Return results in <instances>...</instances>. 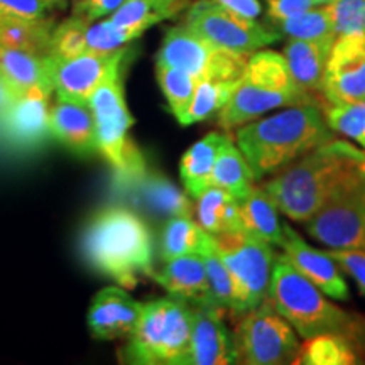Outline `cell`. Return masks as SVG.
Segmentation results:
<instances>
[{"instance_id":"12","label":"cell","mask_w":365,"mask_h":365,"mask_svg":"<svg viewBox=\"0 0 365 365\" xmlns=\"http://www.w3.org/2000/svg\"><path fill=\"white\" fill-rule=\"evenodd\" d=\"M304 228L328 249L365 250V175L333 196Z\"/></svg>"},{"instance_id":"2","label":"cell","mask_w":365,"mask_h":365,"mask_svg":"<svg viewBox=\"0 0 365 365\" xmlns=\"http://www.w3.org/2000/svg\"><path fill=\"white\" fill-rule=\"evenodd\" d=\"M333 139L318 105H293L271 117L255 118L235 132L255 181L279 173L296 159Z\"/></svg>"},{"instance_id":"22","label":"cell","mask_w":365,"mask_h":365,"mask_svg":"<svg viewBox=\"0 0 365 365\" xmlns=\"http://www.w3.org/2000/svg\"><path fill=\"white\" fill-rule=\"evenodd\" d=\"M0 78L19 95L31 90L53 93V85L44 66V56L21 49L0 46Z\"/></svg>"},{"instance_id":"3","label":"cell","mask_w":365,"mask_h":365,"mask_svg":"<svg viewBox=\"0 0 365 365\" xmlns=\"http://www.w3.org/2000/svg\"><path fill=\"white\" fill-rule=\"evenodd\" d=\"M153 235L145 222L124 207L95 213L81 235V252L95 271L124 289L153 276Z\"/></svg>"},{"instance_id":"29","label":"cell","mask_w":365,"mask_h":365,"mask_svg":"<svg viewBox=\"0 0 365 365\" xmlns=\"http://www.w3.org/2000/svg\"><path fill=\"white\" fill-rule=\"evenodd\" d=\"M190 0H124L110 19L118 26L137 27L143 33L159 22L175 19L190 6Z\"/></svg>"},{"instance_id":"24","label":"cell","mask_w":365,"mask_h":365,"mask_svg":"<svg viewBox=\"0 0 365 365\" xmlns=\"http://www.w3.org/2000/svg\"><path fill=\"white\" fill-rule=\"evenodd\" d=\"M276 205L266 191L254 186L252 191L240 202L242 232L267 244L281 247L284 245V228L281 225Z\"/></svg>"},{"instance_id":"20","label":"cell","mask_w":365,"mask_h":365,"mask_svg":"<svg viewBox=\"0 0 365 365\" xmlns=\"http://www.w3.org/2000/svg\"><path fill=\"white\" fill-rule=\"evenodd\" d=\"M164 264L166 266L153 276L168 293L193 303V307L217 308L210 291L207 266L202 255H182Z\"/></svg>"},{"instance_id":"15","label":"cell","mask_w":365,"mask_h":365,"mask_svg":"<svg viewBox=\"0 0 365 365\" xmlns=\"http://www.w3.org/2000/svg\"><path fill=\"white\" fill-rule=\"evenodd\" d=\"M144 304L135 301L122 286L98 291L88 309V328L97 340L129 339L139 325Z\"/></svg>"},{"instance_id":"30","label":"cell","mask_w":365,"mask_h":365,"mask_svg":"<svg viewBox=\"0 0 365 365\" xmlns=\"http://www.w3.org/2000/svg\"><path fill=\"white\" fill-rule=\"evenodd\" d=\"M139 185V196L150 212L161 217H180L193 215V205L188 195H185L173 182L156 173H145L143 180L135 182Z\"/></svg>"},{"instance_id":"8","label":"cell","mask_w":365,"mask_h":365,"mask_svg":"<svg viewBox=\"0 0 365 365\" xmlns=\"http://www.w3.org/2000/svg\"><path fill=\"white\" fill-rule=\"evenodd\" d=\"M215 237L217 252L235 284V314H244L267 299L276 255L271 244L245 232H228Z\"/></svg>"},{"instance_id":"9","label":"cell","mask_w":365,"mask_h":365,"mask_svg":"<svg viewBox=\"0 0 365 365\" xmlns=\"http://www.w3.org/2000/svg\"><path fill=\"white\" fill-rule=\"evenodd\" d=\"M237 362L245 365H281L294 362L299 341L291 323L271 299L242 314L235 328Z\"/></svg>"},{"instance_id":"31","label":"cell","mask_w":365,"mask_h":365,"mask_svg":"<svg viewBox=\"0 0 365 365\" xmlns=\"http://www.w3.org/2000/svg\"><path fill=\"white\" fill-rule=\"evenodd\" d=\"M359 354L349 336L341 333H319L299 346L293 364L301 365H354Z\"/></svg>"},{"instance_id":"14","label":"cell","mask_w":365,"mask_h":365,"mask_svg":"<svg viewBox=\"0 0 365 365\" xmlns=\"http://www.w3.org/2000/svg\"><path fill=\"white\" fill-rule=\"evenodd\" d=\"M53 93L31 90L22 93L0 122V139L21 150L38 149L51 137L49 98Z\"/></svg>"},{"instance_id":"4","label":"cell","mask_w":365,"mask_h":365,"mask_svg":"<svg viewBox=\"0 0 365 365\" xmlns=\"http://www.w3.org/2000/svg\"><path fill=\"white\" fill-rule=\"evenodd\" d=\"M293 105H317V102L312 93L296 85L284 54L262 49L249 56L234 93L218 112V125L234 130L272 108Z\"/></svg>"},{"instance_id":"36","label":"cell","mask_w":365,"mask_h":365,"mask_svg":"<svg viewBox=\"0 0 365 365\" xmlns=\"http://www.w3.org/2000/svg\"><path fill=\"white\" fill-rule=\"evenodd\" d=\"M144 33L137 27L118 26L105 17L103 21L91 22L86 33V51L113 53L124 46L134 43Z\"/></svg>"},{"instance_id":"48","label":"cell","mask_w":365,"mask_h":365,"mask_svg":"<svg viewBox=\"0 0 365 365\" xmlns=\"http://www.w3.org/2000/svg\"><path fill=\"white\" fill-rule=\"evenodd\" d=\"M333 2V0H313L314 7H322V6H327V4Z\"/></svg>"},{"instance_id":"33","label":"cell","mask_w":365,"mask_h":365,"mask_svg":"<svg viewBox=\"0 0 365 365\" xmlns=\"http://www.w3.org/2000/svg\"><path fill=\"white\" fill-rule=\"evenodd\" d=\"M235 86L237 83H230V81L208 78L196 81L195 95L191 98L185 118L181 120V125H193L196 122L208 120L210 117L220 112L230 95L234 93Z\"/></svg>"},{"instance_id":"42","label":"cell","mask_w":365,"mask_h":365,"mask_svg":"<svg viewBox=\"0 0 365 365\" xmlns=\"http://www.w3.org/2000/svg\"><path fill=\"white\" fill-rule=\"evenodd\" d=\"M124 0H75L71 14L83 17L88 22H95L105 17H110Z\"/></svg>"},{"instance_id":"21","label":"cell","mask_w":365,"mask_h":365,"mask_svg":"<svg viewBox=\"0 0 365 365\" xmlns=\"http://www.w3.org/2000/svg\"><path fill=\"white\" fill-rule=\"evenodd\" d=\"M331 46L317 41L289 39L284 48V58L296 85L307 93L319 91L325 76L327 61Z\"/></svg>"},{"instance_id":"19","label":"cell","mask_w":365,"mask_h":365,"mask_svg":"<svg viewBox=\"0 0 365 365\" xmlns=\"http://www.w3.org/2000/svg\"><path fill=\"white\" fill-rule=\"evenodd\" d=\"M215 51L217 46L210 44L182 22L166 31L156 63L180 68L193 75L196 80H202L207 76Z\"/></svg>"},{"instance_id":"41","label":"cell","mask_w":365,"mask_h":365,"mask_svg":"<svg viewBox=\"0 0 365 365\" xmlns=\"http://www.w3.org/2000/svg\"><path fill=\"white\" fill-rule=\"evenodd\" d=\"M54 9L48 0H0V16L43 19Z\"/></svg>"},{"instance_id":"40","label":"cell","mask_w":365,"mask_h":365,"mask_svg":"<svg viewBox=\"0 0 365 365\" xmlns=\"http://www.w3.org/2000/svg\"><path fill=\"white\" fill-rule=\"evenodd\" d=\"M327 254L357 282L360 294L365 296V250L364 249H330Z\"/></svg>"},{"instance_id":"38","label":"cell","mask_w":365,"mask_h":365,"mask_svg":"<svg viewBox=\"0 0 365 365\" xmlns=\"http://www.w3.org/2000/svg\"><path fill=\"white\" fill-rule=\"evenodd\" d=\"M91 22L83 17L73 16L54 26L49 53L58 58H75L86 51V33Z\"/></svg>"},{"instance_id":"13","label":"cell","mask_w":365,"mask_h":365,"mask_svg":"<svg viewBox=\"0 0 365 365\" xmlns=\"http://www.w3.org/2000/svg\"><path fill=\"white\" fill-rule=\"evenodd\" d=\"M319 93L333 105L365 100V34L335 39Z\"/></svg>"},{"instance_id":"32","label":"cell","mask_w":365,"mask_h":365,"mask_svg":"<svg viewBox=\"0 0 365 365\" xmlns=\"http://www.w3.org/2000/svg\"><path fill=\"white\" fill-rule=\"evenodd\" d=\"M281 34L287 36L289 39H303V41H317V43L333 46L336 39L335 31H333L330 17L325 7L308 9L287 19L274 22Z\"/></svg>"},{"instance_id":"18","label":"cell","mask_w":365,"mask_h":365,"mask_svg":"<svg viewBox=\"0 0 365 365\" xmlns=\"http://www.w3.org/2000/svg\"><path fill=\"white\" fill-rule=\"evenodd\" d=\"M51 137L78 156H88L98 150L97 129L88 103L61 100L49 108Z\"/></svg>"},{"instance_id":"28","label":"cell","mask_w":365,"mask_h":365,"mask_svg":"<svg viewBox=\"0 0 365 365\" xmlns=\"http://www.w3.org/2000/svg\"><path fill=\"white\" fill-rule=\"evenodd\" d=\"M213 235L190 215L168 218L159 239V257L163 262L190 254H202Z\"/></svg>"},{"instance_id":"10","label":"cell","mask_w":365,"mask_h":365,"mask_svg":"<svg viewBox=\"0 0 365 365\" xmlns=\"http://www.w3.org/2000/svg\"><path fill=\"white\" fill-rule=\"evenodd\" d=\"M185 24L217 48L252 54L277 43L281 33L218 6L213 0H196L186 9Z\"/></svg>"},{"instance_id":"11","label":"cell","mask_w":365,"mask_h":365,"mask_svg":"<svg viewBox=\"0 0 365 365\" xmlns=\"http://www.w3.org/2000/svg\"><path fill=\"white\" fill-rule=\"evenodd\" d=\"M135 58V46L127 44L113 53L85 51L75 58L46 54L44 66L58 98L88 103L97 86L113 71L127 68Z\"/></svg>"},{"instance_id":"1","label":"cell","mask_w":365,"mask_h":365,"mask_svg":"<svg viewBox=\"0 0 365 365\" xmlns=\"http://www.w3.org/2000/svg\"><path fill=\"white\" fill-rule=\"evenodd\" d=\"M362 175L365 150L333 137L264 182L262 190L289 220L304 223Z\"/></svg>"},{"instance_id":"5","label":"cell","mask_w":365,"mask_h":365,"mask_svg":"<svg viewBox=\"0 0 365 365\" xmlns=\"http://www.w3.org/2000/svg\"><path fill=\"white\" fill-rule=\"evenodd\" d=\"M325 296L312 281L296 271L286 255L276 257L267 298L291 323L294 331L304 340L319 333H341L350 339L357 317L344 312Z\"/></svg>"},{"instance_id":"44","label":"cell","mask_w":365,"mask_h":365,"mask_svg":"<svg viewBox=\"0 0 365 365\" xmlns=\"http://www.w3.org/2000/svg\"><path fill=\"white\" fill-rule=\"evenodd\" d=\"M213 2L239 14L242 17H247V19H257L262 12V6L259 0H213Z\"/></svg>"},{"instance_id":"37","label":"cell","mask_w":365,"mask_h":365,"mask_svg":"<svg viewBox=\"0 0 365 365\" xmlns=\"http://www.w3.org/2000/svg\"><path fill=\"white\" fill-rule=\"evenodd\" d=\"M323 115L333 132H339L365 148V100L352 103H330Z\"/></svg>"},{"instance_id":"46","label":"cell","mask_w":365,"mask_h":365,"mask_svg":"<svg viewBox=\"0 0 365 365\" xmlns=\"http://www.w3.org/2000/svg\"><path fill=\"white\" fill-rule=\"evenodd\" d=\"M350 341H352L355 350H357L359 359L362 357L365 360V318L357 317L352 335H350Z\"/></svg>"},{"instance_id":"43","label":"cell","mask_w":365,"mask_h":365,"mask_svg":"<svg viewBox=\"0 0 365 365\" xmlns=\"http://www.w3.org/2000/svg\"><path fill=\"white\" fill-rule=\"evenodd\" d=\"M267 6V19L277 22L314 7L313 0H264Z\"/></svg>"},{"instance_id":"47","label":"cell","mask_w":365,"mask_h":365,"mask_svg":"<svg viewBox=\"0 0 365 365\" xmlns=\"http://www.w3.org/2000/svg\"><path fill=\"white\" fill-rule=\"evenodd\" d=\"M53 7H63L66 4V0H48Z\"/></svg>"},{"instance_id":"7","label":"cell","mask_w":365,"mask_h":365,"mask_svg":"<svg viewBox=\"0 0 365 365\" xmlns=\"http://www.w3.org/2000/svg\"><path fill=\"white\" fill-rule=\"evenodd\" d=\"M127 68L113 71L107 80L97 86L88 100L97 129L98 150L115 171L120 182L143 180L148 166L137 145L129 137L134 125L124 95V73Z\"/></svg>"},{"instance_id":"25","label":"cell","mask_w":365,"mask_h":365,"mask_svg":"<svg viewBox=\"0 0 365 365\" xmlns=\"http://www.w3.org/2000/svg\"><path fill=\"white\" fill-rule=\"evenodd\" d=\"M198 223L208 234L220 235L228 232H242L240 202L228 191L210 186L196 198Z\"/></svg>"},{"instance_id":"34","label":"cell","mask_w":365,"mask_h":365,"mask_svg":"<svg viewBox=\"0 0 365 365\" xmlns=\"http://www.w3.org/2000/svg\"><path fill=\"white\" fill-rule=\"evenodd\" d=\"M156 78L159 86H161L164 97L168 100L171 113L181 124V120L185 118L186 110H188L191 103V98L195 95L196 81L198 80L193 75H190L188 71L180 70V68L175 66L158 65V63Z\"/></svg>"},{"instance_id":"23","label":"cell","mask_w":365,"mask_h":365,"mask_svg":"<svg viewBox=\"0 0 365 365\" xmlns=\"http://www.w3.org/2000/svg\"><path fill=\"white\" fill-rule=\"evenodd\" d=\"M225 137L227 135L220 132H210L182 154L180 176L190 198L196 200L205 190L212 186V173L217 153Z\"/></svg>"},{"instance_id":"27","label":"cell","mask_w":365,"mask_h":365,"mask_svg":"<svg viewBox=\"0 0 365 365\" xmlns=\"http://www.w3.org/2000/svg\"><path fill=\"white\" fill-rule=\"evenodd\" d=\"M254 182L255 178L247 159L242 154L239 145L232 143L230 137L227 135L217 153L212 173V186L228 191L242 202L252 191Z\"/></svg>"},{"instance_id":"16","label":"cell","mask_w":365,"mask_h":365,"mask_svg":"<svg viewBox=\"0 0 365 365\" xmlns=\"http://www.w3.org/2000/svg\"><path fill=\"white\" fill-rule=\"evenodd\" d=\"M282 228H284V245H282V250H284L287 261L293 264L296 271H299L319 291H323L330 298L336 301L349 299V284H346L344 276H341L336 262L327 254V250L312 247L287 223H284Z\"/></svg>"},{"instance_id":"39","label":"cell","mask_w":365,"mask_h":365,"mask_svg":"<svg viewBox=\"0 0 365 365\" xmlns=\"http://www.w3.org/2000/svg\"><path fill=\"white\" fill-rule=\"evenodd\" d=\"M322 7H325L330 17L336 38L365 34V0H333Z\"/></svg>"},{"instance_id":"26","label":"cell","mask_w":365,"mask_h":365,"mask_svg":"<svg viewBox=\"0 0 365 365\" xmlns=\"http://www.w3.org/2000/svg\"><path fill=\"white\" fill-rule=\"evenodd\" d=\"M54 19H22L0 16V46L46 56L49 53Z\"/></svg>"},{"instance_id":"35","label":"cell","mask_w":365,"mask_h":365,"mask_svg":"<svg viewBox=\"0 0 365 365\" xmlns=\"http://www.w3.org/2000/svg\"><path fill=\"white\" fill-rule=\"evenodd\" d=\"M200 255L205 259L210 291H212V298H213V303H215V307L220 309H230V312H235V303H237L235 284H234V279H232L230 272H228L227 266L223 264L222 257L217 252L215 237H213L212 242H210Z\"/></svg>"},{"instance_id":"45","label":"cell","mask_w":365,"mask_h":365,"mask_svg":"<svg viewBox=\"0 0 365 365\" xmlns=\"http://www.w3.org/2000/svg\"><path fill=\"white\" fill-rule=\"evenodd\" d=\"M21 95L16 90L11 88L6 81L0 78V122H2L4 115H6L9 108L12 107V103L19 98Z\"/></svg>"},{"instance_id":"6","label":"cell","mask_w":365,"mask_h":365,"mask_svg":"<svg viewBox=\"0 0 365 365\" xmlns=\"http://www.w3.org/2000/svg\"><path fill=\"white\" fill-rule=\"evenodd\" d=\"M193 307L166 296L144 304L140 322L129 336L122 360L137 365H185L188 355Z\"/></svg>"},{"instance_id":"17","label":"cell","mask_w":365,"mask_h":365,"mask_svg":"<svg viewBox=\"0 0 365 365\" xmlns=\"http://www.w3.org/2000/svg\"><path fill=\"white\" fill-rule=\"evenodd\" d=\"M235 362V341L223 323L222 309L193 307V330L185 365H228Z\"/></svg>"}]
</instances>
